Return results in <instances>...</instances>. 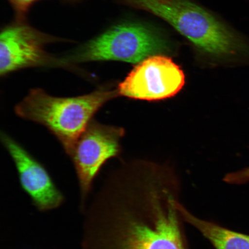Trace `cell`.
Returning a JSON list of instances; mask_svg holds the SVG:
<instances>
[{
    "instance_id": "2",
    "label": "cell",
    "mask_w": 249,
    "mask_h": 249,
    "mask_svg": "<svg viewBox=\"0 0 249 249\" xmlns=\"http://www.w3.org/2000/svg\"><path fill=\"white\" fill-rule=\"evenodd\" d=\"M118 96L117 87L107 86L73 97H58L41 89H33L15 106L14 110L22 119L45 126L70 156L94 115L107 103Z\"/></svg>"
},
{
    "instance_id": "11",
    "label": "cell",
    "mask_w": 249,
    "mask_h": 249,
    "mask_svg": "<svg viewBox=\"0 0 249 249\" xmlns=\"http://www.w3.org/2000/svg\"><path fill=\"white\" fill-rule=\"evenodd\" d=\"M9 1L19 13L23 14L27 11L34 2L38 0H9Z\"/></svg>"
},
{
    "instance_id": "6",
    "label": "cell",
    "mask_w": 249,
    "mask_h": 249,
    "mask_svg": "<svg viewBox=\"0 0 249 249\" xmlns=\"http://www.w3.org/2000/svg\"><path fill=\"white\" fill-rule=\"evenodd\" d=\"M185 77L178 65L161 55L139 62L117 87L119 96L145 101L172 97L185 85Z\"/></svg>"
},
{
    "instance_id": "7",
    "label": "cell",
    "mask_w": 249,
    "mask_h": 249,
    "mask_svg": "<svg viewBox=\"0 0 249 249\" xmlns=\"http://www.w3.org/2000/svg\"><path fill=\"white\" fill-rule=\"evenodd\" d=\"M1 140L13 160L21 188L33 206L40 213L60 208L66 198L45 167L7 133L1 132Z\"/></svg>"
},
{
    "instance_id": "8",
    "label": "cell",
    "mask_w": 249,
    "mask_h": 249,
    "mask_svg": "<svg viewBox=\"0 0 249 249\" xmlns=\"http://www.w3.org/2000/svg\"><path fill=\"white\" fill-rule=\"evenodd\" d=\"M43 40L25 26H14L2 31L0 38V74L6 76L23 68L45 63Z\"/></svg>"
},
{
    "instance_id": "10",
    "label": "cell",
    "mask_w": 249,
    "mask_h": 249,
    "mask_svg": "<svg viewBox=\"0 0 249 249\" xmlns=\"http://www.w3.org/2000/svg\"><path fill=\"white\" fill-rule=\"evenodd\" d=\"M224 181L231 185H243L249 182V166L226 174Z\"/></svg>"
},
{
    "instance_id": "3",
    "label": "cell",
    "mask_w": 249,
    "mask_h": 249,
    "mask_svg": "<svg viewBox=\"0 0 249 249\" xmlns=\"http://www.w3.org/2000/svg\"><path fill=\"white\" fill-rule=\"evenodd\" d=\"M137 7L163 18L198 48L217 57L245 58L249 43L188 0H131Z\"/></svg>"
},
{
    "instance_id": "4",
    "label": "cell",
    "mask_w": 249,
    "mask_h": 249,
    "mask_svg": "<svg viewBox=\"0 0 249 249\" xmlns=\"http://www.w3.org/2000/svg\"><path fill=\"white\" fill-rule=\"evenodd\" d=\"M168 51L167 43L153 31L139 24H123L89 42L76 56V60L139 63Z\"/></svg>"
},
{
    "instance_id": "1",
    "label": "cell",
    "mask_w": 249,
    "mask_h": 249,
    "mask_svg": "<svg viewBox=\"0 0 249 249\" xmlns=\"http://www.w3.org/2000/svg\"><path fill=\"white\" fill-rule=\"evenodd\" d=\"M171 171L125 166L113 171L83 215L80 249H190Z\"/></svg>"
},
{
    "instance_id": "5",
    "label": "cell",
    "mask_w": 249,
    "mask_h": 249,
    "mask_svg": "<svg viewBox=\"0 0 249 249\" xmlns=\"http://www.w3.org/2000/svg\"><path fill=\"white\" fill-rule=\"evenodd\" d=\"M122 127L92 120L80 135L70 155L79 183L81 213L90 199L96 177L107 160L121 152Z\"/></svg>"
},
{
    "instance_id": "9",
    "label": "cell",
    "mask_w": 249,
    "mask_h": 249,
    "mask_svg": "<svg viewBox=\"0 0 249 249\" xmlns=\"http://www.w3.org/2000/svg\"><path fill=\"white\" fill-rule=\"evenodd\" d=\"M178 208L185 222L200 232L214 249H249V235L196 216L181 202Z\"/></svg>"
}]
</instances>
